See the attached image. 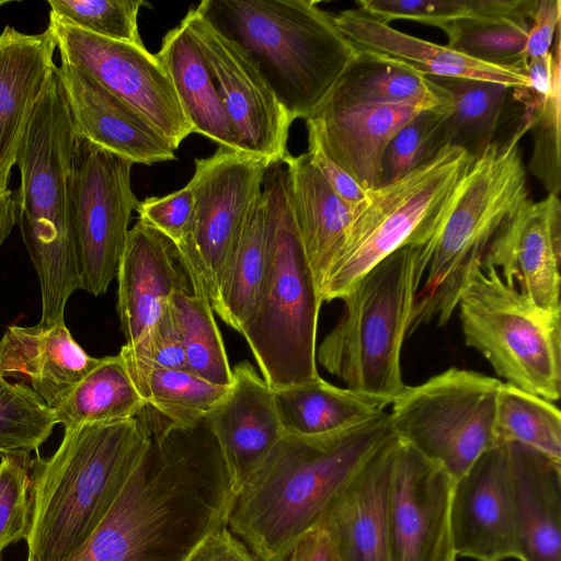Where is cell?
Masks as SVG:
<instances>
[{"mask_svg": "<svg viewBox=\"0 0 561 561\" xmlns=\"http://www.w3.org/2000/svg\"><path fill=\"white\" fill-rule=\"evenodd\" d=\"M149 449L91 536L58 561H186L228 527L236 489L206 420L171 423L144 411Z\"/></svg>", "mask_w": 561, "mask_h": 561, "instance_id": "1", "label": "cell"}, {"mask_svg": "<svg viewBox=\"0 0 561 561\" xmlns=\"http://www.w3.org/2000/svg\"><path fill=\"white\" fill-rule=\"evenodd\" d=\"M393 434L386 410L327 434L284 433L237 492L230 531L260 561H284Z\"/></svg>", "mask_w": 561, "mask_h": 561, "instance_id": "2", "label": "cell"}, {"mask_svg": "<svg viewBox=\"0 0 561 561\" xmlns=\"http://www.w3.org/2000/svg\"><path fill=\"white\" fill-rule=\"evenodd\" d=\"M150 443L140 413L67 428L50 457L33 459L26 561H58L79 548L110 511Z\"/></svg>", "mask_w": 561, "mask_h": 561, "instance_id": "3", "label": "cell"}, {"mask_svg": "<svg viewBox=\"0 0 561 561\" xmlns=\"http://www.w3.org/2000/svg\"><path fill=\"white\" fill-rule=\"evenodd\" d=\"M196 11L249 57L289 117L307 119L358 49L313 0H204Z\"/></svg>", "mask_w": 561, "mask_h": 561, "instance_id": "4", "label": "cell"}, {"mask_svg": "<svg viewBox=\"0 0 561 561\" xmlns=\"http://www.w3.org/2000/svg\"><path fill=\"white\" fill-rule=\"evenodd\" d=\"M75 129L57 67L22 138L15 164L16 224L39 280L44 324L64 322L69 297L82 289L71 221Z\"/></svg>", "mask_w": 561, "mask_h": 561, "instance_id": "5", "label": "cell"}, {"mask_svg": "<svg viewBox=\"0 0 561 561\" xmlns=\"http://www.w3.org/2000/svg\"><path fill=\"white\" fill-rule=\"evenodd\" d=\"M266 273L244 336L273 389L319 376L317 330L322 305L319 286L302 245L283 163L268 165L263 179Z\"/></svg>", "mask_w": 561, "mask_h": 561, "instance_id": "6", "label": "cell"}, {"mask_svg": "<svg viewBox=\"0 0 561 561\" xmlns=\"http://www.w3.org/2000/svg\"><path fill=\"white\" fill-rule=\"evenodd\" d=\"M514 136L492 142L462 178L437 234L421 247L407 336L433 321L446 324L472 271L502 222L528 199L526 169Z\"/></svg>", "mask_w": 561, "mask_h": 561, "instance_id": "7", "label": "cell"}, {"mask_svg": "<svg viewBox=\"0 0 561 561\" xmlns=\"http://www.w3.org/2000/svg\"><path fill=\"white\" fill-rule=\"evenodd\" d=\"M420 245H407L366 272L341 298L343 313L317 348V360L345 388L389 404L404 389L401 348L417 277Z\"/></svg>", "mask_w": 561, "mask_h": 561, "instance_id": "8", "label": "cell"}, {"mask_svg": "<svg viewBox=\"0 0 561 561\" xmlns=\"http://www.w3.org/2000/svg\"><path fill=\"white\" fill-rule=\"evenodd\" d=\"M474 158L446 145L399 181L367 192L344 249L320 286L322 301L341 299L371 267L407 245L433 239Z\"/></svg>", "mask_w": 561, "mask_h": 561, "instance_id": "9", "label": "cell"}, {"mask_svg": "<svg viewBox=\"0 0 561 561\" xmlns=\"http://www.w3.org/2000/svg\"><path fill=\"white\" fill-rule=\"evenodd\" d=\"M465 342L517 388L550 402L561 394V311L546 310L494 267L477 265L458 305Z\"/></svg>", "mask_w": 561, "mask_h": 561, "instance_id": "10", "label": "cell"}, {"mask_svg": "<svg viewBox=\"0 0 561 561\" xmlns=\"http://www.w3.org/2000/svg\"><path fill=\"white\" fill-rule=\"evenodd\" d=\"M502 381L450 367L416 386H405L391 402L394 433L456 481L499 443L495 409Z\"/></svg>", "mask_w": 561, "mask_h": 561, "instance_id": "11", "label": "cell"}, {"mask_svg": "<svg viewBox=\"0 0 561 561\" xmlns=\"http://www.w3.org/2000/svg\"><path fill=\"white\" fill-rule=\"evenodd\" d=\"M266 165L256 158L219 147L196 159L186 184L194 214L185 241L175 247L192 291L215 302L221 279L254 206L262 196Z\"/></svg>", "mask_w": 561, "mask_h": 561, "instance_id": "12", "label": "cell"}, {"mask_svg": "<svg viewBox=\"0 0 561 561\" xmlns=\"http://www.w3.org/2000/svg\"><path fill=\"white\" fill-rule=\"evenodd\" d=\"M133 164L76 135L71 221L82 289L93 296L103 295L116 277L139 203L131 190Z\"/></svg>", "mask_w": 561, "mask_h": 561, "instance_id": "13", "label": "cell"}, {"mask_svg": "<svg viewBox=\"0 0 561 561\" xmlns=\"http://www.w3.org/2000/svg\"><path fill=\"white\" fill-rule=\"evenodd\" d=\"M47 28L62 62L130 105L175 150L194 133L163 65L145 45L104 38L51 14Z\"/></svg>", "mask_w": 561, "mask_h": 561, "instance_id": "14", "label": "cell"}, {"mask_svg": "<svg viewBox=\"0 0 561 561\" xmlns=\"http://www.w3.org/2000/svg\"><path fill=\"white\" fill-rule=\"evenodd\" d=\"M215 81L241 151L266 167L283 163L294 122L272 90L233 42L214 28L197 11L183 18Z\"/></svg>", "mask_w": 561, "mask_h": 561, "instance_id": "15", "label": "cell"}, {"mask_svg": "<svg viewBox=\"0 0 561 561\" xmlns=\"http://www.w3.org/2000/svg\"><path fill=\"white\" fill-rule=\"evenodd\" d=\"M454 482L397 436L387 501L392 561H456L449 522Z\"/></svg>", "mask_w": 561, "mask_h": 561, "instance_id": "16", "label": "cell"}, {"mask_svg": "<svg viewBox=\"0 0 561 561\" xmlns=\"http://www.w3.org/2000/svg\"><path fill=\"white\" fill-rule=\"evenodd\" d=\"M449 522L456 557L474 561L517 559L507 443L483 453L454 482Z\"/></svg>", "mask_w": 561, "mask_h": 561, "instance_id": "17", "label": "cell"}, {"mask_svg": "<svg viewBox=\"0 0 561 561\" xmlns=\"http://www.w3.org/2000/svg\"><path fill=\"white\" fill-rule=\"evenodd\" d=\"M560 259L561 203L548 194L539 202L528 198L502 222L480 264L494 267L539 307L561 311Z\"/></svg>", "mask_w": 561, "mask_h": 561, "instance_id": "18", "label": "cell"}, {"mask_svg": "<svg viewBox=\"0 0 561 561\" xmlns=\"http://www.w3.org/2000/svg\"><path fill=\"white\" fill-rule=\"evenodd\" d=\"M76 135L133 163L175 159V149L136 110L79 68L57 66Z\"/></svg>", "mask_w": 561, "mask_h": 561, "instance_id": "19", "label": "cell"}, {"mask_svg": "<svg viewBox=\"0 0 561 561\" xmlns=\"http://www.w3.org/2000/svg\"><path fill=\"white\" fill-rule=\"evenodd\" d=\"M117 313L126 344L152 327L175 293L192 291L174 244L138 220L118 265Z\"/></svg>", "mask_w": 561, "mask_h": 561, "instance_id": "20", "label": "cell"}, {"mask_svg": "<svg viewBox=\"0 0 561 561\" xmlns=\"http://www.w3.org/2000/svg\"><path fill=\"white\" fill-rule=\"evenodd\" d=\"M424 108L415 105L320 104L306 119L308 137L366 192L380 187L382 160L397 131Z\"/></svg>", "mask_w": 561, "mask_h": 561, "instance_id": "21", "label": "cell"}, {"mask_svg": "<svg viewBox=\"0 0 561 561\" xmlns=\"http://www.w3.org/2000/svg\"><path fill=\"white\" fill-rule=\"evenodd\" d=\"M206 420L219 444L236 494L284 434L274 390L247 360L232 368V383Z\"/></svg>", "mask_w": 561, "mask_h": 561, "instance_id": "22", "label": "cell"}, {"mask_svg": "<svg viewBox=\"0 0 561 561\" xmlns=\"http://www.w3.org/2000/svg\"><path fill=\"white\" fill-rule=\"evenodd\" d=\"M56 43L47 28L26 34L7 25L0 34V192L45 84L57 67Z\"/></svg>", "mask_w": 561, "mask_h": 561, "instance_id": "23", "label": "cell"}, {"mask_svg": "<svg viewBox=\"0 0 561 561\" xmlns=\"http://www.w3.org/2000/svg\"><path fill=\"white\" fill-rule=\"evenodd\" d=\"M333 18L341 33L357 49L391 57L427 77L478 79L512 89L529 87L520 64L495 66L479 61L446 45L400 32L358 9L341 11Z\"/></svg>", "mask_w": 561, "mask_h": 561, "instance_id": "24", "label": "cell"}, {"mask_svg": "<svg viewBox=\"0 0 561 561\" xmlns=\"http://www.w3.org/2000/svg\"><path fill=\"white\" fill-rule=\"evenodd\" d=\"M64 322L10 325L0 340V370L27 379L32 389L55 408L94 367Z\"/></svg>", "mask_w": 561, "mask_h": 561, "instance_id": "25", "label": "cell"}, {"mask_svg": "<svg viewBox=\"0 0 561 561\" xmlns=\"http://www.w3.org/2000/svg\"><path fill=\"white\" fill-rule=\"evenodd\" d=\"M518 561H561V463L507 443Z\"/></svg>", "mask_w": 561, "mask_h": 561, "instance_id": "26", "label": "cell"}, {"mask_svg": "<svg viewBox=\"0 0 561 561\" xmlns=\"http://www.w3.org/2000/svg\"><path fill=\"white\" fill-rule=\"evenodd\" d=\"M396 440L394 433L376 450L323 520L341 561H392L387 501Z\"/></svg>", "mask_w": 561, "mask_h": 561, "instance_id": "27", "label": "cell"}, {"mask_svg": "<svg viewBox=\"0 0 561 561\" xmlns=\"http://www.w3.org/2000/svg\"><path fill=\"white\" fill-rule=\"evenodd\" d=\"M286 165L297 229L319 290L330 267L341 255L350 226L360 208L344 202L328 185L308 152L288 154Z\"/></svg>", "mask_w": 561, "mask_h": 561, "instance_id": "28", "label": "cell"}, {"mask_svg": "<svg viewBox=\"0 0 561 561\" xmlns=\"http://www.w3.org/2000/svg\"><path fill=\"white\" fill-rule=\"evenodd\" d=\"M451 103L446 89L411 66L358 49L321 104L415 105L428 110Z\"/></svg>", "mask_w": 561, "mask_h": 561, "instance_id": "29", "label": "cell"}, {"mask_svg": "<svg viewBox=\"0 0 561 561\" xmlns=\"http://www.w3.org/2000/svg\"><path fill=\"white\" fill-rule=\"evenodd\" d=\"M156 56L171 79L193 131L219 147L241 151L210 70L183 20L167 32Z\"/></svg>", "mask_w": 561, "mask_h": 561, "instance_id": "30", "label": "cell"}, {"mask_svg": "<svg viewBox=\"0 0 561 561\" xmlns=\"http://www.w3.org/2000/svg\"><path fill=\"white\" fill-rule=\"evenodd\" d=\"M284 433L313 436L339 431L386 410L379 398L334 386L320 375L274 390Z\"/></svg>", "mask_w": 561, "mask_h": 561, "instance_id": "31", "label": "cell"}, {"mask_svg": "<svg viewBox=\"0 0 561 561\" xmlns=\"http://www.w3.org/2000/svg\"><path fill=\"white\" fill-rule=\"evenodd\" d=\"M147 403L118 353L98 359L94 367L54 408L65 430L90 423L137 417Z\"/></svg>", "mask_w": 561, "mask_h": 561, "instance_id": "32", "label": "cell"}, {"mask_svg": "<svg viewBox=\"0 0 561 561\" xmlns=\"http://www.w3.org/2000/svg\"><path fill=\"white\" fill-rule=\"evenodd\" d=\"M265 208L262 196L226 266L213 310L241 333L253 316L266 273Z\"/></svg>", "mask_w": 561, "mask_h": 561, "instance_id": "33", "label": "cell"}, {"mask_svg": "<svg viewBox=\"0 0 561 561\" xmlns=\"http://www.w3.org/2000/svg\"><path fill=\"white\" fill-rule=\"evenodd\" d=\"M430 78L451 96L453 108L445 122L448 144L478 157L493 142L513 89L478 79Z\"/></svg>", "mask_w": 561, "mask_h": 561, "instance_id": "34", "label": "cell"}, {"mask_svg": "<svg viewBox=\"0 0 561 561\" xmlns=\"http://www.w3.org/2000/svg\"><path fill=\"white\" fill-rule=\"evenodd\" d=\"M494 432L499 444H519L561 463V413L553 402L502 382Z\"/></svg>", "mask_w": 561, "mask_h": 561, "instance_id": "35", "label": "cell"}, {"mask_svg": "<svg viewBox=\"0 0 561 561\" xmlns=\"http://www.w3.org/2000/svg\"><path fill=\"white\" fill-rule=\"evenodd\" d=\"M188 369L220 386L232 383L225 344L204 293L179 291L170 299Z\"/></svg>", "mask_w": 561, "mask_h": 561, "instance_id": "36", "label": "cell"}, {"mask_svg": "<svg viewBox=\"0 0 561 561\" xmlns=\"http://www.w3.org/2000/svg\"><path fill=\"white\" fill-rule=\"evenodd\" d=\"M230 386L211 383L190 369H154L139 383L138 390L147 405L164 419L191 426L207 416Z\"/></svg>", "mask_w": 561, "mask_h": 561, "instance_id": "37", "label": "cell"}, {"mask_svg": "<svg viewBox=\"0 0 561 561\" xmlns=\"http://www.w3.org/2000/svg\"><path fill=\"white\" fill-rule=\"evenodd\" d=\"M529 20L505 15H477L446 23L450 49L495 66L522 62Z\"/></svg>", "mask_w": 561, "mask_h": 561, "instance_id": "38", "label": "cell"}, {"mask_svg": "<svg viewBox=\"0 0 561 561\" xmlns=\"http://www.w3.org/2000/svg\"><path fill=\"white\" fill-rule=\"evenodd\" d=\"M363 13L389 24L415 21L442 27L446 23L477 15H505L530 20L536 0H359Z\"/></svg>", "mask_w": 561, "mask_h": 561, "instance_id": "39", "label": "cell"}, {"mask_svg": "<svg viewBox=\"0 0 561 561\" xmlns=\"http://www.w3.org/2000/svg\"><path fill=\"white\" fill-rule=\"evenodd\" d=\"M56 422L50 408L30 385L12 383L0 370V456L37 451Z\"/></svg>", "mask_w": 561, "mask_h": 561, "instance_id": "40", "label": "cell"}, {"mask_svg": "<svg viewBox=\"0 0 561 561\" xmlns=\"http://www.w3.org/2000/svg\"><path fill=\"white\" fill-rule=\"evenodd\" d=\"M451 108L453 103L421 111L397 131L383 156L380 186L399 181L449 145L445 122Z\"/></svg>", "mask_w": 561, "mask_h": 561, "instance_id": "41", "label": "cell"}, {"mask_svg": "<svg viewBox=\"0 0 561 561\" xmlns=\"http://www.w3.org/2000/svg\"><path fill=\"white\" fill-rule=\"evenodd\" d=\"M49 14L98 36L144 45L138 31L142 0H49Z\"/></svg>", "mask_w": 561, "mask_h": 561, "instance_id": "42", "label": "cell"}, {"mask_svg": "<svg viewBox=\"0 0 561 561\" xmlns=\"http://www.w3.org/2000/svg\"><path fill=\"white\" fill-rule=\"evenodd\" d=\"M119 354L137 388L154 369H188L170 301L158 321Z\"/></svg>", "mask_w": 561, "mask_h": 561, "instance_id": "43", "label": "cell"}, {"mask_svg": "<svg viewBox=\"0 0 561 561\" xmlns=\"http://www.w3.org/2000/svg\"><path fill=\"white\" fill-rule=\"evenodd\" d=\"M32 460L27 453L5 455L0 460V561L5 548L28 533Z\"/></svg>", "mask_w": 561, "mask_h": 561, "instance_id": "44", "label": "cell"}, {"mask_svg": "<svg viewBox=\"0 0 561 561\" xmlns=\"http://www.w3.org/2000/svg\"><path fill=\"white\" fill-rule=\"evenodd\" d=\"M558 80L545 106L534 121V149L529 171L548 194L558 195L561 188V84Z\"/></svg>", "mask_w": 561, "mask_h": 561, "instance_id": "45", "label": "cell"}, {"mask_svg": "<svg viewBox=\"0 0 561 561\" xmlns=\"http://www.w3.org/2000/svg\"><path fill=\"white\" fill-rule=\"evenodd\" d=\"M136 210L140 221L161 232L174 247H180L185 241L193 221V193L185 185L165 196L149 197L139 202Z\"/></svg>", "mask_w": 561, "mask_h": 561, "instance_id": "46", "label": "cell"}, {"mask_svg": "<svg viewBox=\"0 0 561 561\" xmlns=\"http://www.w3.org/2000/svg\"><path fill=\"white\" fill-rule=\"evenodd\" d=\"M530 20L533 24L529 26L522 65L551 50L553 37L560 28L561 1L536 0Z\"/></svg>", "mask_w": 561, "mask_h": 561, "instance_id": "47", "label": "cell"}, {"mask_svg": "<svg viewBox=\"0 0 561 561\" xmlns=\"http://www.w3.org/2000/svg\"><path fill=\"white\" fill-rule=\"evenodd\" d=\"M308 149L312 164L333 192L348 205L360 208L367 198V192L350 174L332 162L309 137Z\"/></svg>", "mask_w": 561, "mask_h": 561, "instance_id": "48", "label": "cell"}, {"mask_svg": "<svg viewBox=\"0 0 561 561\" xmlns=\"http://www.w3.org/2000/svg\"><path fill=\"white\" fill-rule=\"evenodd\" d=\"M186 561H260L228 527L205 538Z\"/></svg>", "mask_w": 561, "mask_h": 561, "instance_id": "49", "label": "cell"}, {"mask_svg": "<svg viewBox=\"0 0 561 561\" xmlns=\"http://www.w3.org/2000/svg\"><path fill=\"white\" fill-rule=\"evenodd\" d=\"M284 561H341L329 524L323 522L301 537Z\"/></svg>", "mask_w": 561, "mask_h": 561, "instance_id": "50", "label": "cell"}, {"mask_svg": "<svg viewBox=\"0 0 561 561\" xmlns=\"http://www.w3.org/2000/svg\"><path fill=\"white\" fill-rule=\"evenodd\" d=\"M16 224V206L14 193L9 188L0 192V247L10 236Z\"/></svg>", "mask_w": 561, "mask_h": 561, "instance_id": "51", "label": "cell"}, {"mask_svg": "<svg viewBox=\"0 0 561 561\" xmlns=\"http://www.w3.org/2000/svg\"><path fill=\"white\" fill-rule=\"evenodd\" d=\"M9 1H0V8L4 4H7Z\"/></svg>", "mask_w": 561, "mask_h": 561, "instance_id": "52", "label": "cell"}]
</instances>
